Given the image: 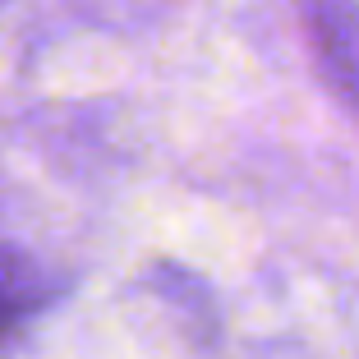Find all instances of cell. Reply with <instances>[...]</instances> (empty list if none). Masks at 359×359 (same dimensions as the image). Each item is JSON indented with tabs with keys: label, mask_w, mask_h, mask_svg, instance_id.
<instances>
[{
	"label": "cell",
	"mask_w": 359,
	"mask_h": 359,
	"mask_svg": "<svg viewBox=\"0 0 359 359\" xmlns=\"http://www.w3.org/2000/svg\"><path fill=\"white\" fill-rule=\"evenodd\" d=\"M51 299V276L42 263H32L28 254L0 249V346L46 309Z\"/></svg>",
	"instance_id": "6da1fadb"
}]
</instances>
